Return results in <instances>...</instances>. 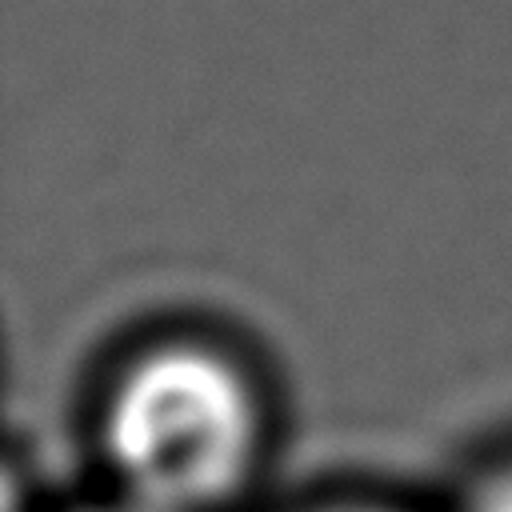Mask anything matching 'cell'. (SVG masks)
Segmentation results:
<instances>
[{
  "mask_svg": "<svg viewBox=\"0 0 512 512\" xmlns=\"http://www.w3.org/2000/svg\"><path fill=\"white\" fill-rule=\"evenodd\" d=\"M272 444V400L244 352L200 332L132 348L96 404L112 500L140 512H228Z\"/></svg>",
  "mask_w": 512,
  "mask_h": 512,
  "instance_id": "cell-1",
  "label": "cell"
},
{
  "mask_svg": "<svg viewBox=\"0 0 512 512\" xmlns=\"http://www.w3.org/2000/svg\"><path fill=\"white\" fill-rule=\"evenodd\" d=\"M452 512H512V452L484 464L464 484Z\"/></svg>",
  "mask_w": 512,
  "mask_h": 512,
  "instance_id": "cell-2",
  "label": "cell"
},
{
  "mask_svg": "<svg viewBox=\"0 0 512 512\" xmlns=\"http://www.w3.org/2000/svg\"><path fill=\"white\" fill-rule=\"evenodd\" d=\"M300 512H416V508L396 504V500H380V496H336V500H320V504L300 508Z\"/></svg>",
  "mask_w": 512,
  "mask_h": 512,
  "instance_id": "cell-3",
  "label": "cell"
},
{
  "mask_svg": "<svg viewBox=\"0 0 512 512\" xmlns=\"http://www.w3.org/2000/svg\"><path fill=\"white\" fill-rule=\"evenodd\" d=\"M84 512H140V508H132V504H124V500H104V504H96V508H84Z\"/></svg>",
  "mask_w": 512,
  "mask_h": 512,
  "instance_id": "cell-4",
  "label": "cell"
}]
</instances>
